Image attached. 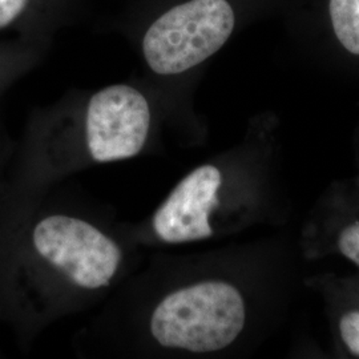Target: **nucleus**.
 <instances>
[{"label":"nucleus","instance_id":"obj_3","mask_svg":"<svg viewBox=\"0 0 359 359\" xmlns=\"http://www.w3.org/2000/svg\"><path fill=\"white\" fill-rule=\"evenodd\" d=\"M34 245L40 256L86 289L107 286L121 261L115 241L88 222L69 216L41 219L34 231Z\"/></svg>","mask_w":359,"mask_h":359},{"label":"nucleus","instance_id":"obj_6","mask_svg":"<svg viewBox=\"0 0 359 359\" xmlns=\"http://www.w3.org/2000/svg\"><path fill=\"white\" fill-rule=\"evenodd\" d=\"M335 35L353 55H359V0H330Z\"/></svg>","mask_w":359,"mask_h":359},{"label":"nucleus","instance_id":"obj_4","mask_svg":"<svg viewBox=\"0 0 359 359\" xmlns=\"http://www.w3.org/2000/svg\"><path fill=\"white\" fill-rule=\"evenodd\" d=\"M149 127L151 108L140 90L116 84L92 96L86 133L93 160L109 163L136 156L145 144Z\"/></svg>","mask_w":359,"mask_h":359},{"label":"nucleus","instance_id":"obj_9","mask_svg":"<svg viewBox=\"0 0 359 359\" xmlns=\"http://www.w3.org/2000/svg\"><path fill=\"white\" fill-rule=\"evenodd\" d=\"M28 0H0V29L13 25L23 13Z\"/></svg>","mask_w":359,"mask_h":359},{"label":"nucleus","instance_id":"obj_2","mask_svg":"<svg viewBox=\"0 0 359 359\" xmlns=\"http://www.w3.org/2000/svg\"><path fill=\"white\" fill-rule=\"evenodd\" d=\"M236 16L226 0H189L161 13L147 29L142 53L157 75H179L226 43Z\"/></svg>","mask_w":359,"mask_h":359},{"label":"nucleus","instance_id":"obj_8","mask_svg":"<svg viewBox=\"0 0 359 359\" xmlns=\"http://www.w3.org/2000/svg\"><path fill=\"white\" fill-rule=\"evenodd\" d=\"M338 249L359 268V222H354L341 231L338 237Z\"/></svg>","mask_w":359,"mask_h":359},{"label":"nucleus","instance_id":"obj_1","mask_svg":"<svg viewBox=\"0 0 359 359\" xmlns=\"http://www.w3.org/2000/svg\"><path fill=\"white\" fill-rule=\"evenodd\" d=\"M245 318L244 298L234 286L205 281L165 297L154 309L151 332L161 346L215 353L237 339Z\"/></svg>","mask_w":359,"mask_h":359},{"label":"nucleus","instance_id":"obj_5","mask_svg":"<svg viewBox=\"0 0 359 359\" xmlns=\"http://www.w3.org/2000/svg\"><path fill=\"white\" fill-rule=\"evenodd\" d=\"M221 172L213 165L194 169L169 194L154 217V231L170 244L204 240L213 234L210 212L218 205Z\"/></svg>","mask_w":359,"mask_h":359},{"label":"nucleus","instance_id":"obj_7","mask_svg":"<svg viewBox=\"0 0 359 359\" xmlns=\"http://www.w3.org/2000/svg\"><path fill=\"white\" fill-rule=\"evenodd\" d=\"M339 333L350 353L359 357V310H353L342 316Z\"/></svg>","mask_w":359,"mask_h":359}]
</instances>
